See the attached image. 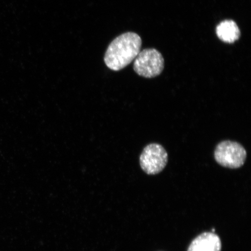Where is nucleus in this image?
<instances>
[{
	"label": "nucleus",
	"mask_w": 251,
	"mask_h": 251,
	"mask_svg": "<svg viewBox=\"0 0 251 251\" xmlns=\"http://www.w3.org/2000/svg\"><path fill=\"white\" fill-rule=\"evenodd\" d=\"M214 157L219 165L225 168L238 169L244 165L247 158V151L240 143L225 140L216 146Z\"/></svg>",
	"instance_id": "obj_2"
},
{
	"label": "nucleus",
	"mask_w": 251,
	"mask_h": 251,
	"mask_svg": "<svg viewBox=\"0 0 251 251\" xmlns=\"http://www.w3.org/2000/svg\"><path fill=\"white\" fill-rule=\"evenodd\" d=\"M133 68L140 76L155 77L159 76L164 70V59L156 49L144 50L135 58Z\"/></svg>",
	"instance_id": "obj_3"
},
{
	"label": "nucleus",
	"mask_w": 251,
	"mask_h": 251,
	"mask_svg": "<svg viewBox=\"0 0 251 251\" xmlns=\"http://www.w3.org/2000/svg\"><path fill=\"white\" fill-rule=\"evenodd\" d=\"M221 240L218 235L212 232H206L195 238L187 251H221Z\"/></svg>",
	"instance_id": "obj_5"
},
{
	"label": "nucleus",
	"mask_w": 251,
	"mask_h": 251,
	"mask_svg": "<svg viewBox=\"0 0 251 251\" xmlns=\"http://www.w3.org/2000/svg\"><path fill=\"white\" fill-rule=\"evenodd\" d=\"M168 161L165 149L157 143L149 144L144 149L140 156L141 169L150 175L159 174L164 170Z\"/></svg>",
	"instance_id": "obj_4"
},
{
	"label": "nucleus",
	"mask_w": 251,
	"mask_h": 251,
	"mask_svg": "<svg viewBox=\"0 0 251 251\" xmlns=\"http://www.w3.org/2000/svg\"><path fill=\"white\" fill-rule=\"evenodd\" d=\"M142 40L137 34L127 32L121 34L112 41L104 56L107 67L119 71L126 67L139 54Z\"/></svg>",
	"instance_id": "obj_1"
},
{
	"label": "nucleus",
	"mask_w": 251,
	"mask_h": 251,
	"mask_svg": "<svg viewBox=\"0 0 251 251\" xmlns=\"http://www.w3.org/2000/svg\"><path fill=\"white\" fill-rule=\"evenodd\" d=\"M219 39L225 43H233L240 39L241 32L233 20H225L220 23L216 29Z\"/></svg>",
	"instance_id": "obj_6"
}]
</instances>
